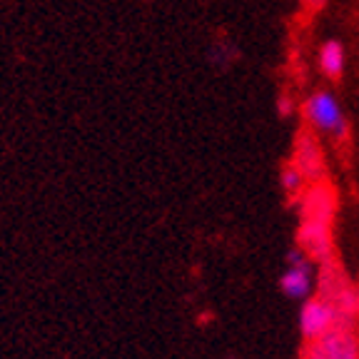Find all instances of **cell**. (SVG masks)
Returning <instances> with one entry per match:
<instances>
[{"mask_svg": "<svg viewBox=\"0 0 359 359\" xmlns=\"http://www.w3.org/2000/svg\"><path fill=\"white\" fill-rule=\"evenodd\" d=\"M317 62H320V70L325 78L330 80H339L344 73V48L339 40H325L320 48V55H317Z\"/></svg>", "mask_w": 359, "mask_h": 359, "instance_id": "cell-8", "label": "cell"}, {"mask_svg": "<svg viewBox=\"0 0 359 359\" xmlns=\"http://www.w3.org/2000/svg\"><path fill=\"white\" fill-rule=\"evenodd\" d=\"M312 290V267L304 259L302 250L290 252V269L282 275V292L292 299H302Z\"/></svg>", "mask_w": 359, "mask_h": 359, "instance_id": "cell-4", "label": "cell"}, {"mask_svg": "<svg viewBox=\"0 0 359 359\" xmlns=\"http://www.w3.org/2000/svg\"><path fill=\"white\" fill-rule=\"evenodd\" d=\"M302 212L307 219H322V222H332L334 217V195L330 187L314 185L312 190L304 195Z\"/></svg>", "mask_w": 359, "mask_h": 359, "instance_id": "cell-7", "label": "cell"}, {"mask_svg": "<svg viewBox=\"0 0 359 359\" xmlns=\"http://www.w3.org/2000/svg\"><path fill=\"white\" fill-rule=\"evenodd\" d=\"M299 242L312 259H327L330 257V222L304 217L302 230H299Z\"/></svg>", "mask_w": 359, "mask_h": 359, "instance_id": "cell-5", "label": "cell"}, {"mask_svg": "<svg viewBox=\"0 0 359 359\" xmlns=\"http://www.w3.org/2000/svg\"><path fill=\"white\" fill-rule=\"evenodd\" d=\"M339 322H349L347 317L339 314V309L330 302V299L320 297V299H309L302 307V314H299V330H302L304 339H320L322 334L337 327Z\"/></svg>", "mask_w": 359, "mask_h": 359, "instance_id": "cell-3", "label": "cell"}, {"mask_svg": "<svg viewBox=\"0 0 359 359\" xmlns=\"http://www.w3.org/2000/svg\"><path fill=\"white\" fill-rule=\"evenodd\" d=\"M304 118L314 130L332 135V137H344L347 133V118H344L342 105L327 90H317L304 100Z\"/></svg>", "mask_w": 359, "mask_h": 359, "instance_id": "cell-1", "label": "cell"}, {"mask_svg": "<svg viewBox=\"0 0 359 359\" xmlns=\"http://www.w3.org/2000/svg\"><path fill=\"white\" fill-rule=\"evenodd\" d=\"M307 359H359V337L349 322H339L320 339H312Z\"/></svg>", "mask_w": 359, "mask_h": 359, "instance_id": "cell-2", "label": "cell"}, {"mask_svg": "<svg viewBox=\"0 0 359 359\" xmlns=\"http://www.w3.org/2000/svg\"><path fill=\"white\" fill-rule=\"evenodd\" d=\"M294 165L304 172L307 180H317L325 172V157H322V147L317 145L312 135L304 133L299 135L297 147H294Z\"/></svg>", "mask_w": 359, "mask_h": 359, "instance_id": "cell-6", "label": "cell"}, {"mask_svg": "<svg viewBox=\"0 0 359 359\" xmlns=\"http://www.w3.org/2000/svg\"><path fill=\"white\" fill-rule=\"evenodd\" d=\"M304 180H307L304 172L294 163L287 165V168L282 170V187H285L290 195H299V192L304 190Z\"/></svg>", "mask_w": 359, "mask_h": 359, "instance_id": "cell-9", "label": "cell"}]
</instances>
